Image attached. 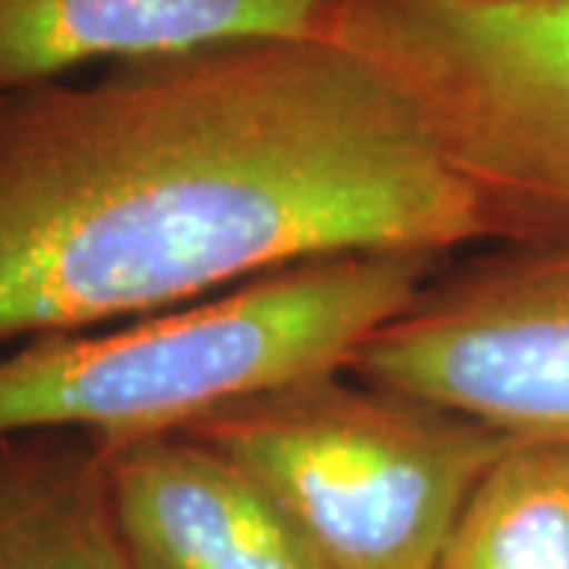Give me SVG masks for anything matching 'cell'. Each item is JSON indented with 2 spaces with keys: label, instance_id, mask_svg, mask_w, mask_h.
I'll return each mask as SVG.
<instances>
[{
  "label": "cell",
  "instance_id": "6da1fadb",
  "mask_svg": "<svg viewBox=\"0 0 569 569\" xmlns=\"http://www.w3.org/2000/svg\"><path fill=\"white\" fill-rule=\"evenodd\" d=\"M500 241L373 67L260 39L0 92V342L118 323L284 266Z\"/></svg>",
  "mask_w": 569,
  "mask_h": 569
},
{
  "label": "cell",
  "instance_id": "7a4b0ae2",
  "mask_svg": "<svg viewBox=\"0 0 569 569\" xmlns=\"http://www.w3.org/2000/svg\"><path fill=\"white\" fill-rule=\"evenodd\" d=\"M437 263L430 253L323 257L168 310L36 336L0 358V437L178 433L269 389L346 370Z\"/></svg>",
  "mask_w": 569,
  "mask_h": 569
},
{
  "label": "cell",
  "instance_id": "3957f363",
  "mask_svg": "<svg viewBox=\"0 0 569 569\" xmlns=\"http://www.w3.org/2000/svg\"><path fill=\"white\" fill-rule=\"evenodd\" d=\"M187 433L263 481L329 569H440L475 488L519 440L348 370L269 389Z\"/></svg>",
  "mask_w": 569,
  "mask_h": 569
},
{
  "label": "cell",
  "instance_id": "277c9868",
  "mask_svg": "<svg viewBox=\"0 0 569 569\" xmlns=\"http://www.w3.org/2000/svg\"><path fill=\"white\" fill-rule=\"evenodd\" d=\"M507 238L569 234V0H332Z\"/></svg>",
  "mask_w": 569,
  "mask_h": 569
},
{
  "label": "cell",
  "instance_id": "5b68a950",
  "mask_svg": "<svg viewBox=\"0 0 569 569\" xmlns=\"http://www.w3.org/2000/svg\"><path fill=\"white\" fill-rule=\"evenodd\" d=\"M346 370L519 440L569 443V234L507 238L433 272Z\"/></svg>",
  "mask_w": 569,
  "mask_h": 569
},
{
  "label": "cell",
  "instance_id": "8992f818",
  "mask_svg": "<svg viewBox=\"0 0 569 569\" xmlns=\"http://www.w3.org/2000/svg\"><path fill=\"white\" fill-rule=\"evenodd\" d=\"M99 443L140 569H329L263 481L197 433Z\"/></svg>",
  "mask_w": 569,
  "mask_h": 569
},
{
  "label": "cell",
  "instance_id": "52a82bcc",
  "mask_svg": "<svg viewBox=\"0 0 569 569\" xmlns=\"http://www.w3.org/2000/svg\"><path fill=\"white\" fill-rule=\"evenodd\" d=\"M332 0H0V92L108 61L320 39Z\"/></svg>",
  "mask_w": 569,
  "mask_h": 569
},
{
  "label": "cell",
  "instance_id": "ba28073f",
  "mask_svg": "<svg viewBox=\"0 0 569 569\" xmlns=\"http://www.w3.org/2000/svg\"><path fill=\"white\" fill-rule=\"evenodd\" d=\"M0 569H140L92 433L0 437Z\"/></svg>",
  "mask_w": 569,
  "mask_h": 569
},
{
  "label": "cell",
  "instance_id": "9c48e42d",
  "mask_svg": "<svg viewBox=\"0 0 569 569\" xmlns=\"http://www.w3.org/2000/svg\"><path fill=\"white\" fill-rule=\"evenodd\" d=\"M440 569H569L567 440H516L490 466Z\"/></svg>",
  "mask_w": 569,
  "mask_h": 569
}]
</instances>
